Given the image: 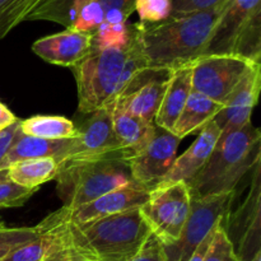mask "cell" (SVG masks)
I'll use <instances>...</instances> for the list:
<instances>
[{
  "instance_id": "cell-1",
  "label": "cell",
  "mask_w": 261,
  "mask_h": 261,
  "mask_svg": "<svg viewBox=\"0 0 261 261\" xmlns=\"http://www.w3.org/2000/svg\"><path fill=\"white\" fill-rule=\"evenodd\" d=\"M36 229L48 242L46 261H132L152 236L140 208L82 224L66 221L58 209Z\"/></svg>"
},
{
  "instance_id": "cell-2",
  "label": "cell",
  "mask_w": 261,
  "mask_h": 261,
  "mask_svg": "<svg viewBox=\"0 0 261 261\" xmlns=\"http://www.w3.org/2000/svg\"><path fill=\"white\" fill-rule=\"evenodd\" d=\"M227 2L155 24L134 23L133 32L147 68L173 70L203 55Z\"/></svg>"
},
{
  "instance_id": "cell-3",
  "label": "cell",
  "mask_w": 261,
  "mask_h": 261,
  "mask_svg": "<svg viewBox=\"0 0 261 261\" xmlns=\"http://www.w3.org/2000/svg\"><path fill=\"white\" fill-rule=\"evenodd\" d=\"M71 69L78 91L79 112L91 115L112 103L147 65L133 32L125 48L92 47L88 55Z\"/></svg>"
},
{
  "instance_id": "cell-4",
  "label": "cell",
  "mask_w": 261,
  "mask_h": 261,
  "mask_svg": "<svg viewBox=\"0 0 261 261\" xmlns=\"http://www.w3.org/2000/svg\"><path fill=\"white\" fill-rule=\"evenodd\" d=\"M261 132L251 124L236 132L221 134L204 167L188 185L191 198L234 193L236 186L260 161Z\"/></svg>"
},
{
  "instance_id": "cell-5",
  "label": "cell",
  "mask_w": 261,
  "mask_h": 261,
  "mask_svg": "<svg viewBox=\"0 0 261 261\" xmlns=\"http://www.w3.org/2000/svg\"><path fill=\"white\" fill-rule=\"evenodd\" d=\"M55 178L66 209H75L110 191L135 184L121 157L60 163Z\"/></svg>"
},
{
  "instance_id": "cell-6",
  "label": "cell",
  "mask_w": 261,
  "mask_h": 261,
  "mask_svg": "<svg viewBox=\"0 0 261 261\" xmlns=\"http://www.w3.org/2000/svg\"><path fill=\"white\" fill-rule=\"evenodd\" d=\"M203 55L261 59V0H228Z\"/></svg>"
},
{
  "instance_id": "cell-7",
  "label": "cell",
  "mask_w": 261,
  "mask_h": 261,
  "mask_svg": "<svg viewBox=\"0 0 261 261\" xmlns=\"http://www.w3.org/2000/svg\"><path fill=\"white\" fill-rule=\"evenodd\" d=\"M234 193L191 198L188 221L176 241L162 245L166 261H188L201 242L226 218Z\"/></svg>"
},
{
  "instance_id": "cell-8",
  "label": "cell",
  "mask_w": 261,
  "mask_h": 261,
  "mask_svg": "<svg viewBox=\"0 0 261 261\" xmlns=\"http://www.w3.org/2000/svg\"><path fill=\"white\" fill-rule=\"evenodd\" d=\"M191 195L186 182L160 184L149 190L140 208L152 234L161 244H170L180 237L190 213Z\"/></svg>"
},
{
  "instance_id": "cell-9",
  "label": "cell",
  "mask_w": 261,
  "mask_h": 261,
  "mask_svg": "<svg viewBox=\"0 0 261 261\" xmlns=\"http://www.w3.org/2000/svg\"><path fill=\"white\" fill-rule=\"evenodd\" d=\"M252 64L234 55L199 56L191 64V89L224 105Z\"/></svg>"
},
{
  "instance_id": "cell-10",
  "label": "cell",
  "mask_w": 261,
  "mask_h": 261,
  "mask_svg": "<svg viewBox=\"0 0 261 261\" xmlns=\"http://www.w3.org/2000/svg\"><path fill=\"white\" fill-rule=\"evenodd\" d=\"M114 103L115 101L91 114L89 119L76 129L75 137L70 139V144L66 148L60 163L107 157L126 158L115 137L112 126Z\"/></svg>"
},
{
  "instance_id": "cell-11",
  "label": "cell",
  "mask_w": 261,
  "mask_h": 261,
  "mask_svg": "<svg viewBox=\"0 0 261 261\" xmlns=\"http://www.w3.org/2000/svg\"><path fill=\"white\" fill-rule=\"evenodd\" d=\"M251 172V185L244 203L232 216L229 227H223L239 261H251L261 251L260 161L255 163Z\"/></svg>"
},
{
  "instance_id": "cell-12",
  "label": "cell",
  "mask_w": 261,
  "mask_h": 261,
  "mask_svg": "<svg viewBox=\"0 0 261 261\" xmlns=\"http://www.w3.org/2000/svg\"><path fill=\"white\" fill-rule=\"evenodd\" d=\"M180 139L157 126L154 137L140 152L125 160L133 181L147 190L161 184L175 162Z\"/></svg>"
},
{
  "instance_id": "cell-13",
  "label": "cell",
  "mask_w": 261,
  "mask_h": 261,
  "mask_svg": "<svg viewBox=\"0 0 261 261\" xmlns=\"http://www.w3.org/2000/svg\"><path fill=\"white\" fill-rule=\"evenodd\" d=\"M171 71L167 69L147 68L138 73L115 98V107L147 122H154Z\"/></svg>"
},
{
  "instance_id": "cell-14",
  "label": "cell",
  "mask_w": 261,
  "mask_h": 261,
  "mask_svg": "<svg viewBox=\"0 0 261 261\" xmlns=\"http://www.w3.org/2000/svg\"><path fill=\"white\" fill-rule=\"evenodd\" d=\"M148 195H149V190L142 188L138 184H133L125 188L110 191L75 209H66L61 206L59 212L66 221L74 224H82L142 208L147 201Z\"/></svg>"
},
{
  "instance_id": "cell-15",
  "label": "cell",
  "mask_w": 261,
  "mask_h": 261,
  "mask_svg": "<svg viewBox=\"0 0 261 261\" xmlns=\"http://www.w3.org/2000/svg\"><path fill=\"white\" fill-rule=\"evenodd\" d=\"M261 89V65L255 63L227 98L223 109L214 117L222 134L236 132L251 121L254 107L259 101Z\"/></svg>"
},
{
  "instance_id": "cell-16",
  "label": "cell",
  "mask_w": 261,
  "mask_h": 261,
  "mask_svg": "<svg viewBox=\"0 0 261 261\" xmlns=\"http://www.w3.org/2000/svg\"><path fill=\"white\" fill-rule=\"evenodd\" d=\"M91 50L92 33L78 32L70 28L40 38L32 45L33 53L46 63L69 68L83 60Z\"/></svg>"
},
{
  "instance_id": "cell-17",
  "label": "cell",
  "mask_w": 261,
  "mask_h": 261,
  "mask_svg": "<svg viewBox=\"0 0 261 261\" xmlns=\"http://www.w3.org/2000/svg\"><path fill=\"white\" fill-rule=\"evenodd\" d=\"M221 134V129L214 120L208 122L200 130L190 148H188L180 157H176L175 162L161 184L189 182L204 167Z\"/></svg>"
},
{
  "instance_id": "cell-18",
  "label": "cell",
  "mask_w": 261,
  "mask_h": 261,
  "mask_svg": "<svg viewBox=\"0 0 261 261\" xmlns=\"http://www.w3.org/2000/svg\"><path fill=\"white\" fill-rule=\"evenodd\" d=\"M191 64L193 61L171 71L167 88L154 117L155 126L166 132L171 133L193 91L191 89Z\"/></svg>"
},
{
  "instance_id": "cell-19",
  "label": "cell",
  "mask_w": 261,
  "mask_h": 261,
  "mask_svg": "<svg viewBox=\"0 0 261 261\" xmlns=\"http://www.w3.org/2000/svg\"><path fill=\"white\" fill-rule=\"evenodd\" d=\"M112 126L120 148L126 158L140 152L154 137L157 126L154 122H147L124 110L115 107L112 111ZM125 158V160H126Z\"/></svg>"
},
{
  "instance_id": "cell-20",
  "label": "cell",
  "mask_w": 261,
  "mask_h": 261,
  "mask_svg": "<svg viewBox=\"0 0 261 261\" xmlns=\"http://www.w3.org/2000/svg\"><path fill=\"white\" fill-rule=\"evenodd\" d=\"M70 139H41V138L24 135L19 130L12 147L9 148L7 155L0 165V170L8 168L13 163L19 162V161L35 160V158L51 157L55 158L58 163H60L66 148L70 144Z\"/></svg>"
},
{
  "instance_id": "cell-21",
  "label": "cell",
  "mask_w": 261,
  "mask_h": 261,
  "mask_svg": "<svg viewBox=\"0 0 261 261\" xmlns=\"http://www.w3.org/2000/svg\"><path fill=\"white\" fill-rule=\"evenodd\" d=\"M222 109V103L213 101L204 94L191 91L171 133L180 140L188 135L199 133L208 122L214 120Z\"/></svg>"
},
{
  "instance_id": "cell-22",
  "label": "cell",
  "mask_w": 261,
  "mask_h": 261,
  "mask_svg": "<svg viewBox=\"0 0 261 261\" xmlns=\"http://www.w3.org/2000/svg\"><path fill=\"white\" fill-rule=\"evenodd\" d=\"M59 163L55 158H35L13 163L8 167L9 180L27 189H38L58 176Z\"/></svg>"
},
{
  "instance_id": "cell-23",
  "label": "cell",
  "mask_w": 261,
  "mask_h": 261,
  "mask_svg": "<svg viewBox=\"0 0 261 261\" xmlns=\"http://www.w3.org/2000/svg\"><path fill=\"white\" fill-rule=\"evenodd\" d=\"M19 130L24 135L48 140L70 139L76 134V127L71 120L50 115H36L30 119L20 120Z\"/></svg>"
},
{
  "instance_id": "cell-24",
  "label": "cell",
  "mask_w": 261,
  "mask_h": 261,
  "mask_svg": "<svg viewBox=\"0 0 261 261\" xmlns=\"http://www.w3.org/2000/svg\"><path fill=\"white\" fill-rule=\"evenodd\" d=\"M132 24H127V22H102V24L92 33V47L97 50L125 48L132 40Z\"/></svg>"
},
{
  "instance_id": "cell-25",
  "label": "cell",
  "mask_w": 261,
  "mask_h": 261,
  "mask_svg": "<svg viewBox=\"0 0 261 261\" xmlns=\"http://www.w3.org/2000/svg\"><path fill=\"white\" fill-rule=\"evenodd\" d=\"M83 2L86 0H45L25 20H50L69 28L74 10Z\"/></svg>"
},
{
  "instance_id": "cell-26",
  "label": "cell",
  "mask_w": 261,
  "mask_h": 261,
  "mask_svg": "<svg viewBox=\"0 0 261 261\" xmlns=\"http://www.w3.org/2000/svg\"><path fill=\"white\" fill-rule=\"evenodd\" d=\"M45 0H8L0 8V38L5 37L13 28L37 9Z\"/></svg>"
},
{
  "instance_id": "cell-27",
  "label": "cell",
  "mask_w": 261,
  "mask_h": 261,
  "mask_svg": "<svg viewBox=\"0 0 261 261\" xmlns=\"http://www.w3.org/2000/svg\"><path fill=\"white\" fill-rule=\"evenodd\" d=\"M40 237L36 227H17L0 228V260L17 247L32 242Z\"/></svg>"
},
{
  "instance_id": "cell-28",
  "label": "cell",
  "mask_w": 261,
  "mask_h": 261,
  "mask_svg": "<svg viewBox=\"0 0 261 261\" xmlns=\"http://www.w3.org/2000/svg\"><path fill=\"white\" fill-rule=\"evenodd\" d=\"M134 12L139 15L140 23L155 24L168 19L172 14L171 0H135Z\"/></svg>"
},
{
  "instance_id": "cell-29",
  "label": "cell",
  "mask_w": 261,
  "mask_h": 261,
  "mask_svg": "<svg viewBox=\"0 0 261 261\" xmlns=\"http://www.w3.org/2000/svg\"><path fill=\"white\" fill-rule=\"evenodd\" d=\"M204 261H239L234 254L233 245L229 241L228 236L222 226V222L217 226Z\"/></svg>"
},
{
  "instance_id": "cell-30",
  "label": "cell",
  "mask_w": 261,
  "mask_h": 261,
  "mask_svg": "<svg viewBox=\"0 0 261 261\" xmlns=\"http://www.w3.org/2000/svg\"><path fill=\"white\" fill-rule=\"evenodd\" d=\"M47 252V240L40 234L37 240L17 247L0 261H46Z\"/></svg>"
},
{
  "instance_id": "cell-31",
  "label": "cell",
  "mask_w": 261,
  "mask_h": 261,
  "mask_svg": "<svg viewBox=\"0 0 261 261\" xmlns=\"http://www.w3.org/2000/svg\"><path fill=\"white\" fill-rule=\"evenodd\" d=\"M36 191L37 189H27L12 182L10 180L5 181L0 184V209L24 205Z\"/></svg>"
},
{
  "instance_id": "cell-32",
  "label": "cell",
  "mask_w": 261,
  "mask_h": 261,
  "mask_svg": "<svg viewBox=\"0 0 261 261\" xmlns=\"http://www.w3.org/2000/svg\"><path fill=\"white\" fill-rule=\"evenodd\" d=\"M103 12V22H127L134 12L135 0H97Z\"/></svg>"
},
{
  "instance_id": "cell-33",
  "label": "cell",
  "mask_w": 261,
  "mask_h": 261,
  "mask_svg": "<svg viewBox=\"0 0 261 261\" xmlns=\"http://www.w3.org/2000/svg\"><path fill=\"white\" fill-rule=\"evenodd\" d=\"M171 2H172L171 17H178V15L212 9L221 4L223 0H171Z\"/></svg>"
},
{
  "instance_id": "cell-34",
  "label": "cell",
  "mask_w": 261,
  "mask_h": 261,
  "mask_svg": "<svg viewBox=\"0 0 261 261\" xmlns=\"http://www.w3.org/2000/svg\"><path fill=\"white\" fill-rule=\"evenodd\" d=\"M132 261H166L165 255H163L162 245L152 234L147 241V244H145V246L143 247L142 251Z\"/></svg>"
},
{
  "instance_id": "cell-35",
  "label": "cell",
  "mask_w": 261,
  "mask_h": 261,
  "mask_svg": "<svg viewBox=\"0 0 261 261\" xmlns=\"http://www.w3.org/2000/svg\"><path fill=\"white\" fill-rule=\"evenodd\" d=\"M19 124L20 120L18 119L14 124H12L10 126H8L7 129L0 132V165H2L3 160L5 158L8 150L12 147L13 142H14L18 132H19Z\"/></svg>"
},
{
  "instance_id": "cell-36",
  "label": "cell",
  "mask_w": 261,
  "mask_h": 261,
  "mask_svg": "<svg viewBox=\"0 0 261 261\" xmlns=\"http://www.w3.org/2000/svg\"><path fill=\"white\" fill-rule=\"evenodd\" d=\"M17 117L15 115L8 109L5 105H3L0 102V132L4 129H7L8 126H10L12 124H14L17 121Z\"/></svg>"
},
{
  "instance_id": "cell-37",
  "label": "cell",
  "mask_w": 261,
  "mask_h": 261,
  "mask_svg": "<svg viewBox=\"0 0 261 261\" xmlns=\"http://www.w3.org/2000/svg\"><path fill=\"white\" fill-rule=\"evenodd\" d=\"M9 180V175H8V168H3L0 170V184L5 182V181Z\"/></svg>"
},
{
  "instance_id": "cell-38",
  "label": "cell",
  "mask_w": 261,
  "mask_h": 261,
  "mask_svg": "<svg viewBox=\"0 0 261 261\" xmlns=\"http://www.w3.org/2000/svg\"><path fill=\"white\" fill-rule=\"evenodd\" d=\"M251 261H261V251L257 252V254L252 257Z\"/></svg>"
},
{
  "instance_id": "cell-39",
  "label": "cell",
  "mask_w": 261,
  "mask_h": 261,
  "mask_svg": "<svg viewBox=\"0 0 261 261\" xmlns=\"http://www.w3.org/2000/svg\"><path fill=\"white\" fill-rule=\"evenodd\" d=\"M7 2H8V0H0V8H2L3 5H4Z\"/></svg>"
},
{
  "instance_id": "cell-40",
  "label": "cell",
  "mask_w": 261,
  "mask_h": 261,
  "mask_svg": "<svg viewBox=\"0 0 261 261\" xmlns=\"http://www.w3.org/2000/svg\"><path fill=\"white\" fill-rule=\"evenodd\" d=\"M3 227H5V224H4V222H3L2 219H0V228H3Z\"/></svg>"
},
{
  "instance_id": "cell-41",
  "label": "cell",
  "mask_w": 261,
  "mask_h": 261,
  "mask_svg": "<svg viewBox=\"0 0 261 261\" xmlns=\"http://www.w3.org/2000/svg\"><path fill=\"white\" fill-rule=\"evenodd\" d=\"M69 261H86V260H82V259H75V260H69Z\"/></svg>"
}]
</instances>
